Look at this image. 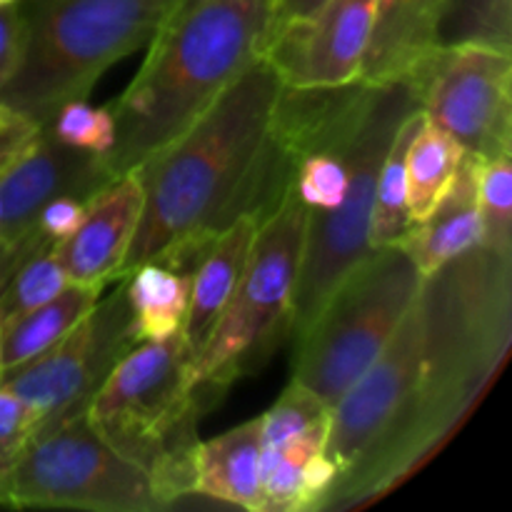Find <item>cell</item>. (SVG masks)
Masks as SVG:
<instances>
[{
	"instance_id": "d4e9b609",
	"label": "cell",
	"mask_w": 512,
	"mask_h": 512,
	"mask_svg": "<svg viewBox=\"0 0 512 512\" xmlns=\"http://www.w3.org/2000/svg\"><path fill=\"white\" fill-rule=\"evenodd\" d=\"M68 283V275L60 268L53 250L33 255L0 288V323L13 318V315L25 313V310L48 303Z\"/></svg>"
},
{
	"instance_id": "ac0fdd59",
	"label": "cell",
	"mask_w": 512,
	"mask_h": 512,
	"mask_svg": "<svg viewBox=\"0 0 512 512\" xmlns=\"http://www.w3.org/2000/svg\"><path fill=\"white\" fill-rule=\"evenodd\" d=\"M103 288L68 283L55 298L0 323V375L20 368L63 340L100 300Z\"/></svg>"
},
{
	"instance_id": "f546056e",
	"label": "cell",
	"mask_w": 512,
	"mask_h": 512,
	"mask_svg": "<svg viewBox=\"0 0 512 512\" xmlns=\"http://www.w3.org/2000/svg\"><path fill=\"white\" fill-rule=\"evenodd\" d=\"M23 15L18 3L0 5V90L10 83L23 58Z\"/></svg>"
},
{
	"instance_id": "6da1fadb",
	"label": "cell",
	"mask_w": 512,
	"mask_h": 512,
	"mask_svg": "<svg viewBox=\"0 0 512 512\" xmlns=\"http://www.w3.org/2000/svg\"><path fill=\"white\" fill-rule=\"evenodd\" d=\"M512 340V255L478 245L423 278L388 343L398 405L323 510L360 508L418 470L475 408Z\"/></svg>"
},
{
	"instance_id": "7c38bea8",
	"label": "cell",
	"mask_w": 512,
	"mask_h": 512,
	"mask_svg": "<svg viewBox=\"0 0 512 512\" xmlns=\"http://www.w3.org/2000/svg\"><path fill=\"white\" fill-rule=\"evenodd\" d=\"M375 20V0H328L303 23L265 43L263 58L290 88H335L360 78Z\"/></svg>"
},
{
	"instance_id": "4fadbf2b",
	"label": "cell",
	"mask_w": 512,
	"mask_h": 512,
	"mask_svg": "<svg viewBox=\"0 0 512 512\" xmlns=\"http://www.w3.org/2000/svg\"><path fill=\"white\" fill-rule=\"evenodd\" d=\"M143 215V185L135 170L110 180L88 200L78 228L53 248L70 283L105 288L123 273Z\"/></svg>"
},
{
	"instance_id": "9a60e30c",
	"label": "cell",
	"mask_w": 512,
	"mask_h": 512,
	"mask_svg": "<svg viewBox=\"0 0 512 512\" xmlns=\"http://www.w3.org/2000/svg\"><path fill=\"white\" fill-rule=\"evenodd\" d=\"M258 223L250 215L235 218L225 230H220L195 263L190 273V300L183 323V338L188 345L190 360L200 353L215 323L223 315L230 295L235 293L248 265Z\"/></svg>"
},
{
	"instance_id": "cb8c5ba5",
	"label": "cell",
	"mask_w": 512,
	"mask_h": 512,
	"mask_svg": "<svg viewBox=\"0 0 512 512\" xmlns=\"http://www.w3.org/2000/svg\"><path fill=\"white\" fill-rule=\"evenodd\" d=\"M365 93H368V90H365ZM363 100H360V105H363ZM360 105L355 108L348 125L340 130V135L328 145V148L308 155V158L298 165L293 190L300 198V203H303L310 213H328V210L338 208V205L343 203L345 190H348V165H345L343 153H340V140L348 133L350 123H353L355 115H358Z\"/></svg>"
},
{
	"instance_id": "2e32d148",
	"label": "cell",
	"mask_w": 512,
	"mask_h": 512,
	"mask_svg": "<svg viewBox=\"0 0 512 512\" xmlns=\"http://www.w3.org/2000/svg\"><path fill=\"white\" fill-rule=\"evenodd\" d=\"M478 163L480 158L465 153L448 193L430 210L428 218L410 225L400 243L423 278L480 245Z\"/></svg>"
},
{
	"instance_id": "83f0119b",
	"label": "cell",
	"mask_w": 512,
	"mask_h": 512,
	"mask_svg": "<svg viewBox=\"0 0 512 512\" xmlns=\"http://www.w3.org/2000/svg\"><path fill=\"white\" fill-rule=\"evenodd\" d=\"M85 205H88V200L78 198V195H55L40 208L35 228L55 248L60 240L68 238L78 228L85 215Z\"/></svg>"
},
{
	"instance_id": "277c9868",
	"label": "cell",
	"mask_w": 512,
	"mask_h": 512,
	"mask_svg": "<svg viewBox=\"0 0 512 512\" xmlns=\"http://www.w3.org/2000/svg\"><path fill=\"white\" fill-rule=\"evenodd\" d=\"M210 400L190 380L183 333L143 340L115 363L90 403V428L138 465L163 508L193 495V455L198 420Z\"/></svg>"
},
{
	"instance_id": "d6986e66",
	"label": "cell",
	"mask_w": 512,
	"mask_h": 512,
	"mask_svg": "<svg viewBox=\"0 0 512 512\" xmlns=\"http://www.w3.org/2000/svg\"><path fill=\"white\" fill-rule=\"evenodd\" d=\"M125 300L138 343L165 340L183 333L190 300V275L168 268L158 260H145L123 275Z\"/></svg>"
},
{
	"instance_id": "44dd1931",
	"label": "cell",
	"mask_w": 512,
	"mask_h": 512,
	"mask_svg": "<svg viewBox=\"0 0 512 512\" xmlns=\"http://www.w3.org/2000/svg\"><path fill=\"white\" fill-rule=\"evenodd\" d=\"M425 115L415 110L395 133L383 163H380L378 185H375L373 205V228H370V248H390L400 245L410 230L408 215V183H405V155H408L410 140L423 125Z\"/></svg>"
},
{
	"instance_id": "5b68a950",
	"label": "cell",
	"mask_w": 512,
	"mask_h": 512,
	"mask_svg": "<svg viewBox=\"0 0 512 512\" xmlns=\"http://www.w3.org/2000/svg\"><path fill=\"white\" fill-rule=\"evenodd\" d=\"M175 0H18L23 58L0 100L40 128L100 75L150 43Z\"/></svg>"
},
{
	"instance_id": "603a6c76",
	"label": "cell",
	"mask_w": 512,
	"mask_h": 512,
	"mask_svg": "<svg viewBox=\"0 0 512 512\" xmlns=\"http://www.w3.org/2000/svg\"><path fill=\"white\" fill-rule=\"evenodd\" d=\"M480 245L512 255V165L510 155L478 163Z\"/></svg>"
},
{
	"instance_id": "7402d4cb",
	"label": "cell",
	"mask_w": 512,
	"mask_h": 512,
	"mask_svg": "<svg viewBox=\"0 0 512 512\" xmlns=\"http://www.w3.org/2000/svg\"><path fill=\"white\" fill-rule=\"evenodd\" d=\"M438 43L512 50V0H445Z\"/></svg>"
},
{
	"instance_id": "4316f807",
	"label": "cell",
	"mask_w": 512,
	"mask_h": 512,
	"mask_svg": "<svg viewBox=\"0 0 512 512\" xmlns=\"http://www.w3.org/2000/svg\"><path fill=\"white\" fill-rule=\"evenodd\" d=\"M38 428V415L18 395L10 393L8 388H0V468L10 470Z\"/></svg>"
},
{
	"instance_id": "4dcf8cb0",
	"label": "cell",
	"mask_w": 512,
	"mask_h": 512,
	"mask_svg": "<svg viewBox=\"0 0 512 512\" xmlns=\"http://www.w3.org/2000/svg\"><path fill=\"white\" fill-rule=\"evenodd\" d=\"M325 3H328V0H273L268 40L273 38V35H278L283 28H288V25L310 20ZM268 40H265V43H268Z\"/></svg>"
},
{
	"instance_id": "d6a6232c",
	"label": "cell",
	"mask_w": 512,
	"mask_h": 512,
	"mask_svg": "<svg viewBox=\"0 0 512 512\" xmlns=\"http://www.w3.org/2000/svg\"><path fill=\"white\" fill-rule=\"evenodd\" d=\"M13 3H18V0H0V5H13Z\"/></svg>"
},
{
	"instance_id": "484cf974",
	"label": "cell",
	"mask_w": 512,
	"mask_h": 512,
	"mask_svg": "<svg viewBox=\"0 0 512 512\" xmlns=\"http://www.w3.org/2000/svg\"><path fill=\"white\" fill-rule=\"evenodd\" d=\"M45 130L60 143L88 150L100 158H105L115 143V118L110 108L108 105L95 108V105L85 103V98L68 100V103L60 105L53 118L48 120Z\"/></svg>"
},
{
	"instance_id": "5bb4252c",
	"label": "cell",
	"mask_w": 512,
	"mask_h": 512,
	"mask_svg": "<svg viewBox=\"0 0 512 512\" xmlns=\"http://www.w3.org/2000/svg\"><path fill=\"white\" fill-rule=\"evenodd\" d=\"M445 0H375V20L360 78L410 80L438 48Z\"/></svg>"
},
{
	"instance_id": "1f68e13d",
	"label": "cell",
	"mask_w": 512,
	"mask_h": 512,
	"mask_svg": "<svg viewBox=\"0 0 512 512\" xmlns=\"http://www.w3.org/2000/svg\"><path fill=\"white\" fill-rule=\"evenodd\" d=\"M0 505H10L8 495V470L0 468Z\"/></svg>"
},
{
	"instance_id": "7a4b0ae2",
	"label": "cell",
	"mask_w": 512,
	"mask_h": 512,
	"mask_svg": "<svg viewBox=\"0 0 512 512\" xmlns=\"http://www.w3.org/2000/svg\"><path fill=\"white\" fill-rule=\"evenodd\" d=\"M280 88V75L260 55L185 133L135 168L143 215L120 278L145 260L193 273L205 245L235 220Z\"/></svg>"
},
{
	"instance_id": "3957f363",
	"label": "cell",
	"mask_w": 512,
	"mask_h": 512,
	"mask_svg": "<svg viewBox=\"0 0 512 512\" xmlns=\"http://www.w3.org/2000/svg\"><path fill=\"white\" fill-rule=\"evenodd\" d=\"M273 0H175L125 93L108 105L110 173H130L190 128L263 55Z\"/></svg>"
},
{
	"instance_id": "52a82bcc",
	"label": "cell",
	"mask_w": 512,
	"mask_h": 512,
	"mask_svg": "<svg viewBox=\"0 0 512 512\" xmlns=\"http://www.w3.org/2000/svg\"><path fill=\"white\" fill-rule=\"evenodd\" d=\"M420 110L410 80L370 83L358 115L340 140L348 165V190L338 208L310 213L305 228L303 263L293 295L290 338L303 335L340 280L370 253L375 185L380 163L405 118Z\"/></svg>"
},
{
	"instance_id": "30bf717a",
	"label": "cell",
	"mask_w": 512,
	"mask_h": 512,
	"mask_svg": "<svg viewBox=\"0 0 512 512\" xmlns=\"http://www.w3.org/2000/svg\"><path fill=\"white\" fill-rule=\"evenodd\" d=\"M428 123L480 160L512 153L510 50L438 45L410 78Z\"/></svg>"
},
{
	"instance_id": "f1b7e54d",
	"label": "cell",
	"mask_w": 512,
	"mask_h": 512,
	"mask_svg": "<svg viewBox=\"0 0 512 512\" xmlns=\"http://www.w3.org/2000/svg\"><path fill=\"white\" fill-rule=\"evenodd\" d=\"M40 130L33 118L0 100V173L33 143Z\"/></svg>"
},
{
	"instance_id": "ba28073f",
	"label": "cell",
	"mask_w": 512,
	"mask_h": 512,
	"mask_svg": "<svg viewBox=\"0 0 512 512\" xmlns=\"http://www.w3.org/2000/svg\"><path fill=\"white\" fill-rule=\"evenodd\" d=\"M420 283L400 245L370 250L295 338L293 383L333 408L390 343Z\"/></svg>"
},
{
	"instance_id": "8992f818",
	"label": "cell",
	"mask_w": 512,
	"mask_h": 512,
	"mask_svg": "<svg viewBox=\"0 0 512 512\" xmlns=\"http://www.w3.org/2000/svg\"><path fill=\"white\" fill-rule=\"evenodd\" d=\"M305 228L308 208L295 190L258 225L238 288L200 353L190 360V380L210 403L240 378L258 373L290 338Z\"/></svg>"
},
{
	"instance_id": "9c48e42d",
	"label": "cell",
	"mask_w": 512,
	"mask_h": 512,
	"mask_svg": "<svg viewBox=\"0 0 512 512\" xmlns=\"http://www.w3.org/2000/svg\"><path fill=\"white\" fill-rule=\"evenodd\" d=\"M8 495L15 508L165 510L148 475L115 453L85 415L33 435L10 465Z\"/></svg>"
},
{
	"instance_id": "8fae6325",
	"label": "cell",
	"mask_w": 512,
	"mask_h": 512,
	"mask_svg": "<svg viewBox=\"0 0 512 512\" xmlns=\"http://www.w3.org/2000/svg\"><path fill=\"white\" fill-rule=\"evenodd\" d=\"M133 345L138 340L125 288H118L53 348L0 375V388L18 395L38 415V430H48L88 413L103 380Z\"/></svg>"
},
{
	"instance_id": "ffe728a7",
	"label": "cell",
	"mask_w": 512,
	"mask_h": 512,
	"mask_svg": "<svg viewBox=\"0 0 512 512\" xmlns=\"http://www.w3.org/2000/svg\"><path fill=\"white\" fill-rule=\"evenodd\" d=\"M463 160L465 150L448 133L423 120L418 133L410 140L408 155H405L410 223L415 225L428 218L430 210L453 185Z\"/></svg>"
},
{
	"instance_id": "e0dca14e",
	"label": "cell",
	"mask_w": 512,
	"mask_h": 512,
	"mask_svg": "<svg viewBox=\"0 0 512 512\" xmlns=\"http://www.w3.org/2000/svg\"><path fill=\"white\" fill-rule=\"evenodd\" d=\"M193 495L238 505L250 512H263L260 418L195 445Z\"/></svg>"
}]
</instances>
